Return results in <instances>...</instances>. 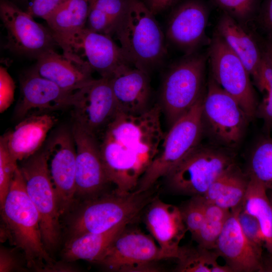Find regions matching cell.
<instances>
[{
    "mask_svg": "<svg viewBox=\"0 0 272 272\" xmlns=\"http://www.w3.org/2000/svg\"><path fill=\"white\" fill-rule=\"evenodd\" d=\"M208 57L197 52L185 55L169 68L160 93L162 112L171 126L205 95L203 82Z\"/></svg>",
    "mask_w": 272,
    "mask_h": 272,
    "instance_id": "cell-6",
    "label": "cell"
},
{
    "mask_svg": "<svg viewBox=\"0 0 272 272\" xmlns=\"http://www.w3.org/2000/svg\"><path fill=\"white\" fill-rule=\"evenodd\" d=\"M67 0H32L26 11L33 17L44 20L58 6Z\"/></svg>",
    "mask_w": 272,
    "mask_h": 272,
    "instance_id": "cell-39",
    "label": "cell"
},
{
    "mask_svg": "<svg viewBox=\"0 0 272 272\" xmlns=\"http://www.w3.org/2000/svg\"><path fill=\"white\" fill-rule=\"evenodd\" d=\"M213 1L223 12L244 26L256 18L260 7L259 0Z\"/></svg>",
    "mask_w": 272,
    "mask_h": 272,
    "instance_id": "cell-33",
    "label": "cell"
},
{
    "mask_svg": "<svg viewBox=\"0 0 272 272\" xmlns=\"http://www.w3.org/2000/svg\"><path fill=\"white\" fill-rule=\"evenodd\" d=\"M237 218L241 228L246 237L253 243L263 247L264 244V239L257 219L245 211L242 208V205L238 211Z\"/></svg>",
    "mask_w": 272,
    "mask_h": 272,
    "instance_id": "cell-36",
    "label": "cell"
},
{
    "mask_svg": "<svg viewBox=\"0 0 272 272\" xmlns=\"http://www.w3.org/2000/svg\"><path fill=\"white\" fill-rule=\"evenodd\" d=\"M255 117L263 121V127L267 132L272 129V84L262 100L258 104Z\"/></svg>",
    "mask_w": 272,
    "mask_h": 272,
    "instance_id": "cell-41",
    "label": "cell"
},
{
    "mask_svg": "<svg viewBox=\"0 0 272 272\" xmlns=\"http://www.w3.org/2000/svg\"><path fill=\"white\" fill-rule=\"evenodd\" d=\"M253 83L261 92L265 93L272 84V63L263 50L258 76Z\"/></svg>",
    "mask_w": 272,
    "mask_h": 272,
    "instance_id": "cell-40",
    "label": "cell"
},
{
    "mask_svg": "<svg viewBox=\"0 0 272 272\" xmlns=\"http://www.w3.org/2000/svg\"><path fill=\"white\" fill-rule=\"evenodd\" d=\"M249 178L234 164L224 171L202 196L208 202L231 210L242 205Z\"/></svg>",
    "mask_w": 272,
    "mask_h": 272,
    "instance_id": "cell-26",
    "label": "cell"
},
{
    "mask_svg": "<svg viewBox=\"0 0 272 272\" xmlns=\"http://www.w3.org/2000/svg\"><path fill=\"white\" fill-rule=\"evenodd\" d=\"M25 267L26 260L22 259L14 249L1 247L0 272L23 271L27 269Z\"/></svg>",
    "mask_w": 272,
    "mask_h": 272,
    "instance_id": "cell-37",
    "label": "cell"
},
{
    "mask_svg": "<svg viewBox=\"0 0 272 272\" xmlns=\"http://www.w3.org/2000/svg\"><path fill=\"white\" fill-rule=\"evenodd\" d=\"M267 193L269 200L272 208V190H267Z\"/></svg>",
    "mask_w": 272,
    "mask_h": 272,
    "instance_id": "cell-46",
    "label": "cell"
},
{
    "mask_svg": "<svg viewBox=\"0 0 272 272\" xmlns=\"http://www.w3.org/2000/svg\"><path fill=\"white\" fill-rule=\"evenodd\" d=\"M17 161L10 153L5 143L0 139V203L3 205L8 193L16 170Z\"/></svg>",
    "mask_w": 272,
    "mask_h": 272,
    "instance_id": "cell-35",
    "label": "cell"
},
{
    "mask_svg": "<svg viewBox=\"0 0 272 272\" xmlns=\"http://www.w3.org/2000/svg\"><path fill=\"white\" fill-rule=\"evenodd\" d=\"M0 17L7 33L5 47L10 51L37 59L57 45L48 28L10 1L1 0Z\"/></svg>",
    "mask_w": 272,
    "mask_h": 272,
    "instance_id": "cell-13",
    "label": "cell"
},
{
    "mask_svg": "<svg viewBox=\"0 0 272 272\" xmlns=\"http://www.w3.org/2000/svg\"><path fill=\"white\" fill-rule=\"evenodd\" d=\"M128 0H90L86 27L112 37L127 8Z\"/></svg>",
    "mask_w": 272,
    "mask_h": 272,
    "instance_id": "cell-29",
    "label": "cell"
},
{
    "mask_svg": "<svg viewBox=\"0 0 272 272\" xmlns=\"http://www.w3.org/2000/svg\"><path fill=\"white\" fill-rule=\"evenodd\" d=\"M20 89V98L15 110L18 118H25L33 110L52 111L72 107L74 92L66 91L41 77L33 68L21 79Z\"/></svg>",
    "mask_w": 272,
    "mask_h": 272,
    "instance_id": "cell-20",
    "label": "cell"
},
{
    "mask_svg": "<svg viewBox=\"0 0 272 272\" xmlns=\"http://www.w3.org/2000/svg\"><path fill=\"white\" fill-rule=\"evenodd\" d=\"M241 206L230 210L214 250L232 272L262 271V247L252 242L243 233L237 218Z\"/></svg>",
    "mask_w": 272,
    "mask_h": 272,
    "instance_id": "cell-17",
    "label": "cell"
},
{
    "mask_svg": "<svg viewBox=\"0 0 272 272\" xmlns=\"http://www.w3.org/2000/svg\"><path fill=\"white\" fill-rule=\"evenodd\" d=\"M218 254L214 250L197 244L180 246L177 263L174 271L178 272H232L226 264L218 262Z\"/></svg>",
    "mask_w": 272,
    "mask_h": 272,
    "instance_id": "cell-30",
    "label": "cell"
},
{
    "mask_svg": "<svg viewBox=\"0 0 272 272\" xmlns=\"http://www.w3.org/2000/svg\"><path fill=\"white\" fill-rule=\"evenodd\" d=\"M118 234L96 262L119 272H156L161 267L157 261L169 258L150 235L139 230H127Z\"/></svg>",
    "mask_w": 272,
    "mask_h": 272,
    "instance_id": "cell-11",
    "label": "cell"
},
{
    "mask_svg": "<svg viewBox=\"0 0 272 272\" xmlns=\"http://www.w3.org/2000/svg\"><path fill=\"white\" fill-rule=\"evenodd\" d=\"M72 108L74 124L96 137L119 112L109 80L105 78L93 79L74 92Z\"/></svg>",
    "mask_w": 272,
    "mask_h": 272,
    "instance_id": "cell-14",
    "label": "cell"
},
{
    "mask_svg": "<svg viewBox=\"0 0 272 272\" xmlns=\"http://www.w3.org/2000/svg\"><path fill=\"white\" fill-rule=\"evenodd\" d=\"M155 15L163 12L174 5L177 0H142Z\"/></svg>",
    "mask_w": 272,
    "mask_h": 272,
    "instance_id": "cell-43",
    "label": "cell"
},
{
    "mask_svg": "<svg viewBox=\"0 0 272 272\" xmlns=\"http://www.w3.org/2000/svg\"><path fill=\"white\" fill-rule=\"evenodd\" d=\"M204 96L165 133L158 154L140 180L135 191L142 192L151 189L160 178L165 177L200 145L203 134L201 111Z\"/></svg>",
    "mask_w": 272,
    "mask_h": 272,
    "instance_id": "cell-5",
    "label": "cell"
},
{
    "mask_svg": "<svg viewBox=\"0 0 272 272\" xmlns=\"http://www.w3.org/2000/svg\"><path fill=\"white\" fill-rule=\"evenodd\" d=\"M205 200L202 196H194L180 209L187 231L195 240L202 227L205 217Z\"/></svg>",
    "mask_w": 272,
    "mask_h": 272,
    "instance_id": "cell-34",
    "label": "cell"
},
{
    "mask_svg": "<svg viewBox=\"0 0 272 272\" xmlns=\"http://www.w3.org/2000/svg\"><path fill=\"white\" fill-rule=\"evenodd\" d=\"M23 161L19 168L27 194L39 214L43 242L50 253L59 241L61 216L43 150Z\"/></svg>",
    "mask_w": 272,
    "mask_h": 272,
    "instance_id": "cell-9",
    "label": "cell"
},
{
    "mask_svg": "<svg viewBox=\"0 0 272 272\" xmlns=\"http://www.w3.org/2000/svg\"><path fill=\"white\" fill-rule=\"evenodd\" d=\"M1 209L4 223L1 239H9L22 251L29 269L48 271L56 261L50 257L43 243L39 215L27 194L19 167Z\"/></svg>",
    "mask_w": 272,
    "mask_h": 272,
    "instance_id": "cell-2",
    "label": "cell"
},
{
    "mask_svg": "<svg viewBox=\"0 0 272 272\" xmlns=\"http://www.w3.org/2000/svg\"><path fill=\"white\" fill-rule=\"evenodd\" d=\"M209 44L212 77L237 101L249 119L254 118L258 103L250 75L244 63L217 33Z\"/></svg>",
    "mask_w": 272,
    "mask_h": 272,
    "instance_id": "cell-10",
    "label": "cell"
},
{
    "mask_svg": "<svg viewBox=\"0 0 272 272\" xmlns=\"http://www.w3.org/2000/svg\"><path fill=\"white\" fill-rule=\"evenodd\" d=\"M156 196L151 188L126 194L113 191L86 199L68 213L67 240L87 233L104 232L123 222L130 223Z\"/></svg>",
    "mask_w": 272,
    "mask_h": 272,
    "instance_id": "cell-4",
    "label": "cell"
},
{
    "mask_svg": "<svg viewBox=\"0 0 272 272\" xmlns=\"http://www.w3.org/2000/svg\"><path fill=\"white\" fill-rule=\"evenodd\" d=\"M203 134L214 145L230 149L240 142L247 116L237 101L211 77L202 104Z\"/></svg>",
    "mask_w": 272,
    "mask_h": 272,
    "instance_id": "cell-8",
    "label": "cell"
},
{
    "mask_svg": "<svg viewBox=\"0 0 272 272\" xmlns=\"http://www.w3.org/2000/svg\"><path fill=\"white\" fill-rule=\"evenodd\" d=\"M266 269L267 271H272V257H270L267 262Z\"/></svg>",
    "mask_w": 272,
    "mask_h": 272,
    "instance_id": "cell-45",
    "label": "cell"
},
{
    "mask_svg": "<svg viewBox=\"0 0 272 272\" xmlns=\"http://www.w3.org/2000/svg\"><path fill=\"white\" fill-rule=\"evenodd\" d=\"M128 224L123 222L104 232L87 233L67 240L62 251L64 260L82 259L96 263Z\"/></svg>",
    "mask_w": 272,
    "mask_h": 272,
    "instance_id": "cell-27",
    "label": "cell"
},
{
    "mask_svg": "<svg viewBox=\"0 0 272 272\" xmlns=\"http://www.w3.org/2000/svg\"><path fill=\"white\" fill-rule=\"evenodd\" d=\"M235 164L229 149L199 145L165 177L173 191L192 196H203L213 182Z\"/></svg>",
    "mask_w": 272,
    "mask_h": 272,
    "instance_id": "cell-7",
    "label": "cell"
},
{
    "mask_svg": "<svg viewBox=\"0 0 272 272\" xmlns=\"http://www.w3.org/2000/svg\"><path fill=\"white\" fill-rule=\"evenodd\" d=\"M36 60L35 71L66 91L74 92L94 79L92 69L78 57L70 58L54 49L42 54Z\"/></svg>",
    "mask_w": 272,
    "mask_h": 272,
    "instance_id": "cell-22",
    "label": "cell"
},
{
    "mask_svg": "<svg viewBox=\"0 0 272 272\" xmlns=\"http://www.w3.org/2000/svg\"><path fill=\"white\" fill-rule=\"evenodd\" d=\"M155 16L142 0H128L114 34L128 62L148 74L167 55L165 36Z\"/></svg>",
    "mask_w": 272,
    "mask_h": 272,
    "instance_id": "cell-3",
    "label": "cell"
},
{
    "mask_svg": "<svg viewBox=\"0 0 272 272\" xmlns=\"http://www.w3.org/2000/svg\"><path fill=\"white\" fill-rule=\"evenodd\" d=\"M108 79L119 112L136 115L150 108L151 90L148 73L127 63L119 66Z\"/></svg>",
    "mask_w": 272,
    "mask_h": 272,
    "instance_id": "cell-21",
    "label": "cell"
},
{
    "mask_svg": "<svg viewBox=\"0 0 272 272\" xmlns=\"http://www.w3.org/2000/svg\"><path fill=\"white\" fill-rule=\"evenodd\" d=\"M205 200L204 221L194 241L203 247L214 250L231 211Z\"/></svg>",
    "mask_w": 272,
    "mask_h": 272,
    "instance_id": "cell-32",
    "label": "cell"
},
{
    "mask_svg": "<svg viewBox=\"0 0 272 272\" xmlns=\"http://www.w3.org/2000/svg\"><path fill=\"white\" fill-rule=\"evenodd\" d=\"M60 216L73 208L76 194V149L72 132L62 128L48 140L44 150Z\"/></svg>",
    "mask_w": 272,
    "mask_h": 272,
    "instance_id": "cell-12",
    "label": "cell"
},
{
    "mask_svg": "<svg viewBox=\"0 0 272 272\" xmlns=\"http://www.w3.org/2000/svg\"><path fill=\"white\" fill-rule=\"evenodd\" d=\"M56 121L47 113L29 116L1 138L12 156L17 161H24L39 151Z\"/></svg>",
    "mask_w": 272,
    "mask_h": 272,
    "instance_id": "cell-24",
    "label": "cell"
},
{
    "mask_svg": "<svg viewBox=\"0 0 272 272\" xmlns=\"http://www.w3.org/2000/svg\"><path fill=\"white\" fill-rule=\"evenodd\" d=\"M261 41L263 50L272 63V37L265 36Z\"/></svg>",
    "mask_w": 272,
    "mask_h": 272,
    "instance_id": "cell-44",
    "label": "cell"
},
{
    "mask_svg": "<svg viewBox=\"0 0 272 272\" xmlns=\"http://www.w3.org/2000/svg\"><path fill=\"white\" fill-rule=\"evenodd\" d=\"M15 83L7 70L1 67L0 71V112H4L14 100Z\"/></svg>",
    "mask_w": 272,
    "mask_h": 272,
    "instance_id": "cell-38",
    "label": "cell"
},
{
    "mask_svg": "<svg viewBox=\"0 0 272 272\" xmlns=\"http://www.w3.org/2000/svg\"><path fill=\"white\" fill-rule=\"evenodd\" d=\"M159 104L136 115L118 112L103 133L101 157L116 193L135 191L140 180L158 154L165 133Z\"/></svg>",
    "mask_w": 272,
    "mask_h": 272,
    "instance_id": "cell-1",
    "label": "cell"
},
{
    "mask_svg": "<svg viewBox=\"0 0 272 272\" xmlns=\"http://www.w3.org/2000/svg\"><path fill=\"white\" fill-rule=\"evenodd\" d=\"M249 180L243 203V209L258 221L264 239V247L272 256V208L267 188L256 179Z\"/></svg>",
    "mask_w": 272,
    "mask_h": 272,
    "instance_id": "cell-28",
    "label": "cell"
},
{
    "mask_svg": "<svg viewBox=\"0 0 272 272\" xmlns=\"http://www.w3.org/2000/svg\"><path fill=\"white\" fill-rule=\"evenodd\" d=\"M266 36L272 37V0H264L256 17Z\"/></svg>",
    "mask_w": 272,
    "mask_h": 272,
    "instance_id": "cell-42",
    "label": "cell"
},
{
    "mask_svg": "<svg viewBox=\"0 0 272 272\" xmlns=\"http://www.w3.org/2000/svg\"><path fill=\"white\" fill-rule=\"evenodd\" d=\"M90 0H67L45 20L53 38L64 55L75 58L72 45L78 34L86 27Z\"/></svg>",
    "mask_w": 272,
    "mask_h": 272,
    "instance_id": "cell-23",
    "label": "cell"
},
{
    "mask_svg": "<svg viewBox=\"0 0 272 272\" xmlns=\"http://www.w3.org/2000/svg\"><path fill=\"white\" fill-rule=\"evenodd\" d=\"M247 174L272 190V138L263 135L252 148L248 160Z\"/></svg>",
    "mask_w": 272,
    "mask_h": 272,
    "instance_id": "cell-31",
    "label": "cell"
},
{
    "mask_svg": "<svg viewBox=\"0 0 272 272\" xmlns=\"http://www.w3.org/2000/svg\"><path fill=\"white\" fill-rule=\"evenodd\" d=\"M244 26L223 12L217 26L219 35L244 63L253 82L258 76L263 54L261 38H257Z\"/></svg>",
    "mask_w": 272,
    "mask_h": 272,
    "instance_id": "cell-25",
    "label": "cell"
},
{
    "mask_svg": "<svg viewBox=\"0 0 272 272\" xmlns=\"http://www.w3.org/2000/svg\"><path fill=\"white\" fill-rule=\"evenodd\" d=\"M72 52L101 78H108L121 65L129 63L111 36L84 28L76 37Z\"/></svg>",
    "mask_w": 272,
    "mask_h": 272,
    "instance_id": "cell-19",
    "label": "cell"
},
{
    "mask_svg": "<svg viewBox=\"0 0 272 272\" xmlns=\"http://www.w3.org/2000/svg\"><path fill=\"white\" fill-rule=\"evenodd\" d=\"M76 149V196L85 200L100 195L110 182L97 137L74 124Z\"/></svg>",
    "mask_w": 272,
    "mask_h": 272,
    "instance_id": "cell-15",
    "label": "cell"
},
{
    "mask_svg": "<svg viewBox=\"0 0 272 272\" xmlns=\"http://www.w3.org/2000/svg\"><path fill=\"white\" fill-rule=\"evenodd\" d=\"M208 18V9L202 2L187 0L171 14L165 36L185 55L195 53L201 46L209 42L206 34Z\"/></svg>",
    "mask_w": 272,
    "mask_h": 272,
    "instance_id": "cell-16",
    "label": "cell"
},
{
    "mask_svg": "<svg viewBox=\"0 0 272 272\" xmlns=\"http://www.w3.org/2000/svg\"><path fill=\"white\" fill-rule=\"evenodd\" d=\"M144 222L158 246L169 258H177L180 242L187 229L180 208L157 195L145 207Z\"/></svg>",
    "mask_w": 272,
    "mask_h": 272,
    "instance_id": "cell-18",
    "label": "cell"
}]
</instances>
